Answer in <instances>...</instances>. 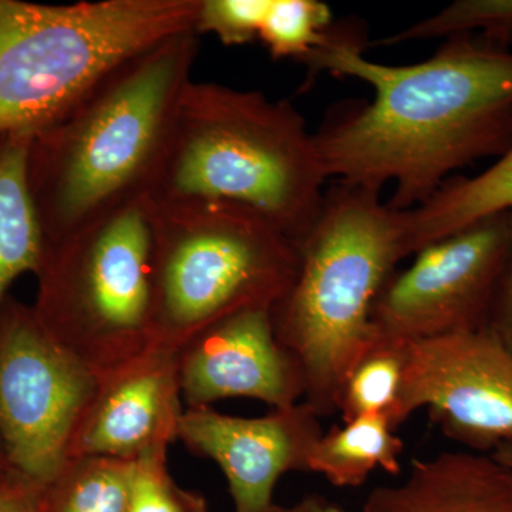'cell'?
<instances>
[{
	"instance_id": "19",
	"label": "cell",
	"mask_w": 512,
	"mask_h": 512,
	"mask_svg": "<svg viewBox=\"0 0 512 512\" xmlns=\"http://www.w3.org/2000/svg\"><path fill=\"white\" fill-rule=\"evenodd\" d=\"M133 461L67 458L42 485V512H126Z\"/></svg>"
},
{
	"instance_id": "26",
	"label": "cell",
	"mask_w": 512,
	"mask_h": 512,
	"mask_svg": "<svg viewBox=\"0 0 512 512\" xmlns=\"http://www.w3.org/2000/svg\"><path fill=\"white\" fill-rule=\"evenodd\" d=\"M266 512H346L339 504L319 494L305 495L292 505H274Z\"/></svg>"
},
{
	"instance_id": "4",
	"label": "cell",
	"mask_w": 512,
	"mask_h": 512,
	"mask_svg": "<svg viewBox=\"0 0 512 512\" xmlns=\"http://www.w3.org/2000/svg\"><path fill=\"white\" fill-rule=\"evenodd\" d=\"M298 249L295 281L272 322L301 369L302 402L323 419L338 412L343 380L375 340L377 296L410 256L404 211L384 204L380 192L336 181Z\"/></svg>"
},
{
	"instance_id": "20",
	"label": "cell",
	"mask_w": 512,
	"mask_h": 512,
	"mask_svg": "<svg viewBox=\"0 0 512 512\" xmlns=\"http://www.w3.org/2000/svg\"><path fill=\"white\" fill-rule=\"evenodd\" d=\"M474 30H480V36L495 45H512V0H457L436 15L377 40L372 46L463 35Z\"/></svg>"
},
{
	"instance_id": "21",
	"label": "cell",
	"mask_w": 512,
	"mask_h": 512,
	"mask_svg": "<svg viewBox=\"0 0 512 512\" xmlns=\"http://www.w3.org/2000/svg\"><path fill=\"white\" fill-rule=\"evenodd\" d=\"M332 28V9L320 0H272L258 39L272 59L303 63Z\"/></svg>"
},
{
	"instance_id": "9",
	"label": "cell",
	"mask_w": 512,
	"mask_h": 512,
	"mask_svg": "<svg viewBox=\"0 0 512 512\" xmlns=\"http://www.w3.org/2000/svg\"><path fill=\"white\" fill-rule=\"evenodd\" d=\"M510 251L508 212L420 249L394 272L373 306L375 339L397 343L491 325Z\"/></svg>"
},
{
	"instance_id": "17",
	"label": "cell",
	"mask_w": 512,
	"mask_h": 512,
	"mask_svg": "<svg viewBox=\"0 0 512 512\" xmlns=\"http://www.w3.org/2000/svg\"><path fill=\"white\" fill-rule=\"evenodd\" d=\"M386 417L362 416L335 426L313 447L308 473L338 488L360 487L373 471L402 473L404 444Z\"/></svg>"
},
{
	"instance_id": "6",
	"label": "cell",
	"mask_w": 512,
	"mask_h": 512,
	"mask_svg": "<svg viewBox=\"0 0 512 512\" xmlns=\"http://www.w3.org/2000/svg\"><path fill=\"white\" fill-rule=\"evenodd\" d=\"M201 0H0V136L35 134L141 50L194 30Z\"/></svg>"
},
{
	"instance_id": "8",
	"label": "cell",
	"mask_w": 512,
	"mask_h": 512,
	"mask_svg": "<svg viewBox=\"0 0 512 512\" xmlns=\"http://www.w3.org/2000/svg\"><path fill=\"white\" fill-rule=\"evenodd\" d=\"M97 376L37 322L32 306L0 305V441L10 467L43 485L67 458Z\"/></svg>"
},
{
	"instance_id": "25",
	"label": "cell",
	"mask_w": 512,
	"mask_h": 512,
	"mask_svg": "<svg viewBox=\"0 0 512 512\" xmlns=\"http://www.w3.org/2000/svg\"><path fill=\"white\" fill-rule=\"evenodd\" d=\"M510 221V251H508L507 268L495 302L491 328L497 332L504 345L512 353V210L508 211Z\"/></svg>"
},
{
	"instance_id": "5",
	"label": "cell",
	"mask_w": 512,
	"mask_h": 512,
	"mask_svg": "<svg viewBox=\"0 0 512 512\" xmlns=\"http://www.w3.org/2000/svg\"><path fill=\"white\" fill-rule=\"evenodd\" d=\"M153 234L154 346L180 352L215 323L272 309L295 281L298 244L225 201H147Z\"/></svg>"
},
{
	"instance_id": "18",
	"label": "cell",
	"mask_w": 512,
	"mask_h": 512,
	"mask_svg": "<svg viewBox=\"0 0 512 512\" xmlns=\"http://www.w3.org/2000/svg\"><path fill=\"white\" fill-rule=\"evenodd\" d=\"M407 346L375 339L350 367L338 397L342 421L382 416L397 430L403 423L402 400Z\"/></svg>"
},
{
	"instance_id": "3",
	"label": "cell",
	"mask_w": 512,
	"mask_h": 512,
	"mask_svg": "<svg viewBox=\"0 0 512 512\" xmlns=\"http://www.w3.org/2000/svg\"><path fill=\"white\" fill-rule=\"evenodd\" d=\"M326 180L315 134L288 100L191 80L146 200L234 202L298 244L318 218Z\"/></svg>"
},
{
	"instance_id": "1",
	"label": "cell",
	"mask_w": 512,
	"mask_h": 512,
	"mask_svg": "<svg viewBox=\"0 0 512 512\" xmlns=\"http://www.w3.org/2000/svg\"><path fill=\"white\" fill-rule=\"evenodd\" d=\"M353 29H330L308 59L312 72L355 77L373 101L333 114L315 134L326 177L382 191L389 207L426 204L446 177L481 158L501 157L512 144V52L481 36L447 37L434 56L382 64L363 55Z\"/></svg>"
},
{
	"instance_id": "14",
	"label": "cell",
	"mask_w": 512,
	"mask_h": 512,
	"mask_svg": "<svg viewBox=\"0 0 512 512\" xmlns=\"http://www.w3.org/2000/svg\"><path fill=\"white\" fill-rule=\"evenodd\" d=\"M363 512H512V471L474 451L413 460L403 481L370 491Z\"/></svg>"
},
{
	"instance_id": "7",
	"label": "cell",
	"mask_w": 512,
	"mask_h": 512,
	"mask_svg": "<svg viewBox=\"0 0 512 512\" xmlns=\"http://www.w3.org/2000/svg\"><path fill=\"white\" fill-rule=\"evenodd\" d=\"M36 278L37 322L94 375L153 348V234L146 198L50 248Z\"/></svg>"
},
{
	"instance_id": "22",
	"label": "cell",
	"mask_w": 512,
	"mask_h": 512,
	"mask_svg": "<svg viewBox=\"0 0 512 512\" xmlns=\"http://www.w3.org/2000/svg\"><path fill=\"white\" fill-rule=\"evenodd\" d=\"M168 450L133 461L126 512H208L204 495L184 490L168 470Z\"/></svg>"
},
{
	"instance_id": "15",
	"label": "cell",
	"mask_w": 512,
	"mask_h": 512,
	"mask_svg": "<svg viewBox=\"0 0 512 512\" xmlns=\"http://www.w3.org/2000/svg\"><path fill=\"white\" fill-rule=\"evenodd\" d=\"M512 210V144L488 170L470 178H451L426 204L404 211L409 255L467 228Z\"/></svg>"
},
{
	"instance_id": "12",
	"label": "cell",
	"mask_w": 512,
	"mask_h": 512,
	"mask_svg": "<svg viewBox=\"0 0 512 512\" xmlns=\"http://www.w3.org/2000/svg\"><path fill=\"white\" fill-rule=\"evenodd\" d=\"M178 353L153 346L97 376L74 424L67 458L137 460L151 451L168 450L178 439L185 410Z\"/></svg>"
},
{
	"instance_id": "28",
	"label": "cell",
	"mask_w": 512,
	"mask_h": 512,
	"mask_svg": "<svg viewBox=\"0 0 512 512\" xmlns=\"http://www.w3.org/2000/svg\"><path fill=\"white\" fill-rule=\"evenodd\" d=\"M12 470V467H10L8 457H6L5 448L2 446V441H0V480H2L3 477L8 476Z\"/></svg>"
},
{
	"instance_id": "23",
	"label": "cell",
	"mask_w": 512,
	"mask_h": 512,
	"mask_svg": "<svg viewBox=\"0 0 512 512\" xmlns=\"http://www.w3.org/2000/svg\"><path fill=\"white\" fill-rule=\"evenodd\" d=\"M272 0H201L194 32L214 35L224 46L254 42L261 33Z\"/></svg>"
},
{
	"instance_id": "10",
	"label": "cell",
	"mask_w": 512,
	"mask_h": 512,
	"mask_svg": "<svg viewBox=\"0 0 512 512\" xmlns=\"http://www.w3.org/2000/svg\"><path fill=\"white\" fill-rule=\"evenodd\" d=\"M420 409L474 453L512 446V353L491 325L409 343L404 421Z\"/></svg>"
},
{
	"instance_id": "27",
	"label": "cell",
	"mask_w": 512,
	"mask_h": 512,
	"mask_svg": "<svg viewBox=\"0 0 512 512\" xmlns=\"http://www.w3.org/2000/svg\"><path fill=\"white\" fill-rule=\"evenodd\" d=\"M495 460L500 461L505 467L512 471V446H501L491 453Z\"/></svg>"
},
{
	"instance_id": "24",
	"label": "cell",
	"mask_w": 512,
	"mask_h": 512,
	"mask_svg": "<svg viewBox=\"0 0 512 512\" xmlns=\"http://www.w3.org/2000/svg\"><path fill=\"white\" fill-rule=\"evenodd\" d=\"M42 485L10 471L0 480V512H42Z\"/></svg>"
},
{
	"instance_id": "13",
	"label": "cell",
	"mask_w": 512,
	"mask_h": 512,
	"mask_svg": "<svg viewBox=\"0 0 512 512\" xmlns=\"http://www.w3.org/2000/svg\"><path fill=\"white\" fill-rule=\"evenodd\" d=\"M178 377L187 409L254 399L279 410L305 396L301 369L276 338L268 308L239 312L195 336L178 353Z\"/></svg>"
},
{
	"instance_id": "2",
	"label": "cell",
	"mask_w": 512,
	"mask_h": 512,
	"mask_svg": "<svg viewBox=\"0 0 512 512\" xmlns=\"http://www.w3.org/2000/svg\"><path fill=\"white\" fill-rule=\"evenodd\" d=\"M197 55L194 30L167 37L117 64L33 134L28 184L46 252L147 197Z\"/></svg>"
},
{
	"instance_id": "11",
	"label": "cell",
	"mask_w": 512,
	"mask_h": 512,
	"mask_svg": "<svg viewBox=\"0 0 512 512\" xmlns=\"http://www.w3.org/2000/svg\"><path fill=\"white\" fill-rule=\"evenodd\" d=\"M323 433L318 413L303 402L261 417L191 407L181 417L177 440L191 453L218 464L235 512H266L275 505L279 478L308 471L313 447Z\"/></svg>"
},
{
	"instance_id": "16",
	"label": "cell",
	"mask_w": 512,
	"mask_h": 512,
	"mask_svg": "<svg viewBox=\"0 0 512 512\" xmlns=\"http://www.w3.org/2000/svg\"><path fill=\"white\" fill-rule=\"evenodd\" d=\"M33 133L0 136V305L19 276L39 274L46 242L28 184Z\"/></svg>"
}]
</instances>
